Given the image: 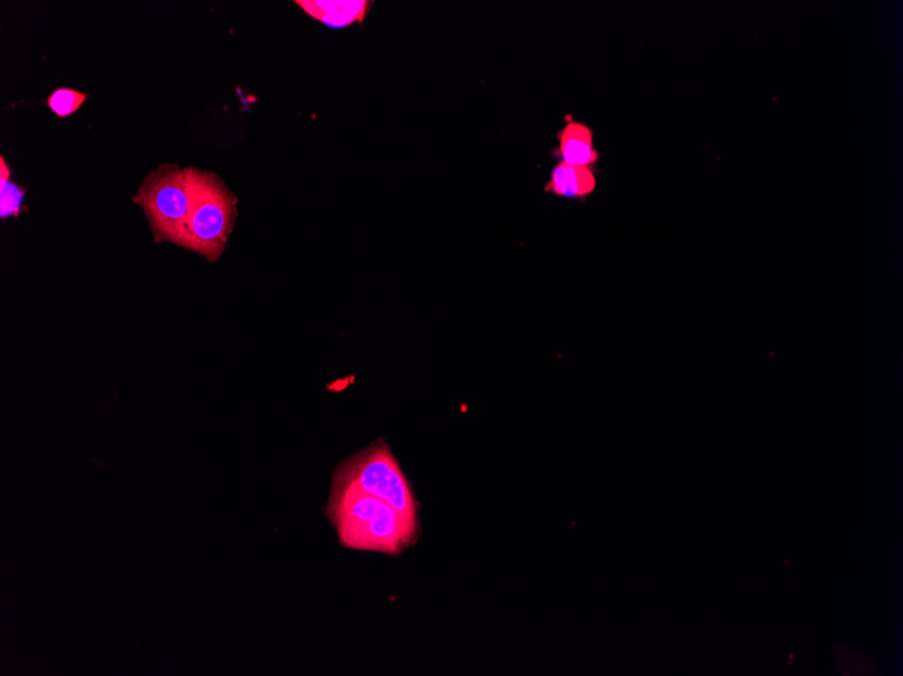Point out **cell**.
I'll list each match as a JSON object with an SVG mask.
<instances>
[{"mask_svg":"<svg viewBox=\"0 0 903 676\" xmlns=\"http://www.w3.org/2000/svg\"><path fill=\"white\" fill-rule=\"evenodd\" d=\"M329 513L346 547L398 554L417 533V523L388 502L334 483Z\"/></svg>","mask_w":903,"mask_h":676,"instance_id":"6da1fadb","label":"cell"},{"mask_svg":"<svg viewBox=\"0 0 903 676\" xmlns=\"http://www.w3.org/2000/svg\"><path fill=\"white\" fill-rule=\"evenodd\" d=\"M295 4L306 12V14L327 28L344 29L354 23L366 21L373 2L367 0H296Z\"/></svg>","mask_w":903,"mask_h":676,"instance_id":"5b68a950","label":"cell"},{"mask_svg":"<svg viewBox=\"0 0 903 676\" xmlns=\"http://www.w3.org/2000/svg\"><path fill=\"white\" fill-rule=\"evenodd\" d=\"M558 139L560 163L587 167L598 163L592 130L585 123L571 120L560 130Z\"/></svg>","mask_w":903,"mask_h":676,"instance_id":"8992f818","label":"cell"},{"mask_svg":"<svg viewBox=\"0 0 903 676\" xmlns=\"http://www.w3.org/2000/svg\"><path fill=\"white\" fill-rule=\"evenodd\" d=\"M184 173L190 213L181 247L216 263L237 219V197L214 173L196 167H184Z\"/></svg>","mask_w":903,"mask_h":676,"instance_id":"7a4b0ae2","label":"cell"},{"mask_svg":"<svg viewBox=\"0 0 903 676\" xmlns=\"http://www.w3.org/2000/svg\"><path fill=\"white\" fill-rule=\"evenodd\" d=\"M144 209L153 238L158 244L182 245L190 213V194L184 167L160 165L148 175L132 197Z\"/></svg>","mask_w":903,"mask_h":676,"instance_id":"3957f363","label":"cell"},{"mask_svg":"<svg viewBox=\"0 0 903 676\" xmlns=\"http://www.w3.org/2000/svg\"><path fill=\"white\" fill-rule=\"evenodd\" d=\"M597 188L591 167L559 163L550 173L546 192L565 198H586Z\"/></svg>","mask_w":903,"mask_h":676,"instance_id":"52a82bcc","label":"cell"},{"mask_svg":"<svg viewBox=\"0 0 903 676\" xmlns=\"http://www.w3.org/2000/svg\"><path fill=\"white\" fill-rule=\"evenodd\" d=\"M24 191L12 183L10 178H0V216L2 219L18 216L22 211V203L24 198Z\"/></svg>","mask_w":903,"mask_h":676,"instance_id":"9c48e42d","label":"cell"},{"mask_svg":"<svg viewBox=\"0 0 903 676\" xmlns=\"http://www.w3.org/2000/svg\"><path fill=\"white\" fill-rule=\"evenodd\" d=\"M87 98H89V95L82 94V92L75 90L59 89L48 98L47 103L48 107L52 110V113H54L55 116L67 117L75 114L77 111L85 103Z\"/></svg>","mask_w":903,"mask_h":676,"instance_id":"ba28073f","label":"cell"},{"mask_svg":"<svg viewBox=\"0 0 903 676\" xmlns=\"http://www.w3.org/2000/svg\"><path fill=\"white\" fill-rule=\"evenodd\" d=\"M337 485L362 490L376 499L388 502L405 518L417 523V504L409 483L399 464L385 445H375L361 455L349 459L338 470Z\"/></svg>","mask_w":903,"mask_h":676,"instance_id":"277c9868","label":"cell"}]
</instances>
